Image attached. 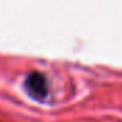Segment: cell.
<instances>
[{"label":"cell","mask_w":122,"mask_h":122,"mask_svg":"<svg viewBox=\"0 0 122 122\" xmlns=\"http://www.w3.org/2000/svg\"><path fill=\"white\" fill-rule=\"evenodd\" d=\"M24 88L26 91L30 94L33 98L36 99H43L46 98L47 92H48V87H47V80L46 75L38 72V71H33L30 72L26 80H24Z\"/></svg>","instance_id":"1"}]
</instances>
